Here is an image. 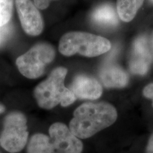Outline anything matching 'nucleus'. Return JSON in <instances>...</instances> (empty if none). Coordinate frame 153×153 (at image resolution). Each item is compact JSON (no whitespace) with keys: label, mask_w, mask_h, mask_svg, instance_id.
<instances>
[{"label":"nucleus","mask_w":153,"mask_h":153,"mask_svg":"<svg viewBox=\"0 0 153 153\" xmlns=\"http://www.w3.org/2000/svg\"><path fill=\"white\" fill-rule=\"evenodd\" d=\"M117 116L115 107L108 103H85L74 111L69 128L78 138L87 139L114 124Z\"/></svg>","instance_id":"f257e3e1"},{"label":"nucleus","mask_w":153,"mask_h":153,"mask_svg":"<svg viewBox=\"0 0 153 153\" xmlns=\"http://www.w3.org/2000/svg\"><path fill=\"white\" fill-rule=\"evenodd\" d=\"M67 73L66 68L59 67L51 72L46 79L36 86L33 97L40 108L50 110L58 104L66 107L75 101L74 94L65 86Z\"/></svg>","instance_id":"f03ea898"},{"label":"nucleus","mask_w":153,"mask_h":153,"mask_svg":"<svg viewBox=\"0 0 153 153\" xmlns=\"http://www.w3.org/2000/svg\"><path fill=\"white\" fill-rule=\"evenodd\" d=\"M108 40L85 32H69L62 36L59 42V51L65 56L77 53L86 57H95L111 49Z\"/></svg>","instance_id":"7ed1b4c3"},{"label":"nucleus","mask_w":153,"mask_h":153,"mask_svg":"<svg viewBox=\"0 0 153 153\" xmlns=\"http://www.w3.org/2000/svg\"><path fill=\"white\" fill-rule=\"evenodd\" d=\"M27 118L22 112L14 111L6 115L0 133V147L9 153L24 150L28 141Z\"/></svg>","instance_id":"20e7f679"},{"label":"nucleus","mask_w":153,"mask_h":153,"mask_svg":"<svg viewBox=\"0 0 153 153\" xmlns=\"http://www.w3.org/2000/svg\"><path fill=\"white\" fill-rule=\"evenodd\" d=\"M55 51L51 44L39 43L17 57L16 65L25 77L35 79L42 76L48 65L54 60Z\"/></svg>","instance_id":"39448f33"},{"label":"nucleus","mask_w":153,"mask_h":153,"mask_svg":"<svg viewBox=\"0 0 153 153\" xmlns=\"http://www.w3.org/2000/svg\"><path fill=\"white\" fill-rule=\"evenodd\" d=\"M49 137L54 153H82L83 143L65 124L57 122L49 128Z\"/></svg>","instance_id":"423d86ee"},{"label":"nucleus","mask_w":153,"mask_h":153,"mask_svg":"<svg viewBox=\"0 0 153 153\" xmlns=\"http://www.w3.org/2000/svg\"><path fill=\"white\" fill-rule=\"evenodd\" d=\"M21 26L28 35L37 36L43 30L44 23L39 9L31 0H14Z\"/></svg>","instance_id":"0eeeda50"},{"label":"nucleus","mask_w":153,"mask_h":153,"mask_svg":"<svg viewBox=\"0 0 153 153\" xmlns=\"http://www.w3.org/2000/svg\"><path fill=\"white\" fill-rule=\"evenodd\" d=\"M153 59L152 50L148 39L144 36L137 38L134 42L129 68L132 73L145 74L148 72Z\"/></svg>","instance_id":"6e6552de"},{"label":"nucleus","mask_w":153,"mask_h":153,"mask_svg":"<svg viewBox=\"0 0 153 153\" xmlns=\"http://www.w3.org/2000/svg\"><path fill=\"white\" fill-rule=\"evenodd\" d=\"M70 89L76 99L96 100L102 94V87L94 78L79 75L74 78Z\"/></svg>","instance_id":"1a4fd4ad"},{"label":"nucleus","mask_w":153,"mask_h":153,"mask_svg":"<svg viewBox=\"0 0 153 153\" xmlns=\"http://www.w3.org/2000/svg\"><path fill=\"white\" fill-rule=\"evenodd\" d=\"M100 79L107 88H123L128 82V76L120 67L115 65H108L101 69Z\"/></svg>","instance_id":"9d476101"},{"label":"nucleus","mask_w":153,"mask_h":153,"mask_svg":"<svg viewBox=\"0 0 153 153\" xmlns=\"http://www.w3.org/2000/svg\"><path fill=\"white\" fill-rule=\"evenodd\" d=\"M91 19L95 24L106 27L116 26L118 23L116 10L108 4H105L97 7L91 14Z\"/></svg>","instance_id":"9b49d317"},{"label":"nucleus","mask_w":153,"mask_h":153,"mask_svg":"<svg viewBox=\"0 0 153 153\" xmlns=\"http://www.w3.org/2000/svg\"><path fill=\"white\" fill-rule=\"evenodd\" d=\"M26 147V153H54L49 136L41 133L32 135Z\"/></svg>","instance_id":"f8f14e48"},{"label":"nucleus","mask_w":153,"mask_h":153,"mask_svg":"<svg viewBox=\"0 0 153 153\" xmlns=\"http://www.w3.org/2000/svg\"><path fill=\"white\" fill-rule=\"evenodd\" d=\"M144 0H117L116 8L118 16L122 21L129 22L133 20Z\"/></svg>","instance_id":"ddd939ff"},{"label":"nucleus","mask_w":153,"mask_h":153,"mask_svg":"<svg viewBox=\"0 0 153 153\" xmlns=\"http://www.w3.org/2000/svg\"><path fill=\"white\" fill-rule=\"evenodd\" d=\"M14 6V0H0V27L10 23Z\"/></svg>","instance_id":"4468645a"},{"label":"nucleus","mask_w":153,"mask_h":153,"mask_svg":"<svg viewBox=\"0 0 153 153\" xmlns=\"http://www.w3.org/2000/svg\"><path fill=\"white\" fill-rule=\"evenodd\" d=\"M11 30V27L9 24L2 27H0V46L4 43L7 38L9 37Z\"/></svg>","instance_id":"2eb2a0df"},{"label":"nucleus","mask_w":153,"mask_h":153,"mask_svg":"<svg viewBox=\"0 0 153 153\" xmlns=\"http://www.w3.org/2000/svg\"><path fill=\"white\" fill-rule=\"evenodd\" d=\"M52 1H56V0H33V2L38 9L43 10L49 7L50 4Z\"/></svg>","instance_id":"dca6fc26"},{"label":"nucleus","mask_w":153,"mask_h":153,"mask_svg":"<svg viewBox=\"0 0 153 153\" xmlns=\"http://www.w3.org/2000/svg\"><path fill=\"white\" fill-rule=\"evenodd\" d=\"M146 153H153V134L148 140L146 148Z\"/></svg>","instance_id":"f3484780"},{"label":"nucleus","mask_w":153,"mask_h":153,"mask_svg":"<svg viewBox=\"0 0 153 153\" xmlns=\"http://www.w3.org/2000/svg\"><path fill=\"white\" fill-rule=\"evenodd\" d=\"M5 111H6L5 106L4 104H1V103H0V114H4V113L5 112Z\"/></svg>","instance_id":"a211bd4d"},{"label":"nucleus","mask_w":153,"mask_h":153,"mask_svg":"<svg viewBox=\"0 0 153 153\" xmlns=\"http://www.w3.org/2000/svg\"><path fill=\"white\" fill-rule=\"evenodd\" d=\"M152 106H153V98H152Z\"/></svg>","instance_id":"6ab92c4d"},{"label":"nucleus","mask_w":153,"mask_h":153,"mask_svg":"<svg viewBox=\"0 0 153 153\" xmlns=\"http://www.w3.org/2000/svg\"><path fill=\"white\" fill-rule=\"evenodd\" d=\"M150 1H152V2H153V0H150Z\"/></svg>","instance_id":"aec40b11"},{"label":"nucleus","mask_w":153,"mask_h":153,"mask_svg":"<svg viewBox=\"0 0 153 153\" xmlns=\"http://www.w3.org/2000/svg\"><path fill=\"white\" fill-rule=\"evenodd\" d=\"M0 153H1V152H0Z\"/></svg>","instance_id":"412c9836"}]
</instances>
